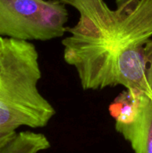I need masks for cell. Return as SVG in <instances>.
<instances>
[{"label": "cell", "instance_id": "obj_7", "mask_svg": "<svg viewBox=\"0 0 152 153\" xmlns=\"http://www.w3.org/2000/svg\"><path fill=\"white\" fill-rule=\"evenodd\" d=\"M143 53L145 57V74L141 92L152 99V39L144 44Z\"/></svg>", "mask_w": 152, "mask_h": 153}, {"label": "cell", "instance_id": "obj_1", "mask_svg": "<svg viewBox=\"0 0 152 153\" xmlns=\"http://www.w3.org/2000/svg\"><path fill=\"white\" fill-rule=\"evenodd\" d=\"M80 13L62 40L64 60L75 68L84 91L122 85L141 93L144 44L152 37V0H133L111 9L104 0H61Z\"/></svg>", "mask_w": 152, "mask_h": 153}, {"label": "cell", "instance_id": "obj_2", "mask_svg": "<svg viewBox=\"0 0 152 153\" xmlns=\"http://www.w3.org/2000/svg\"><path fill=\"white\" fill-rule=\"evenodd\" d=\"M41 76L33 43L0 37V152L21 127L43 128L56 115L39 90Z\"/></svg>", "mask_w": 152, "mask_h": 153}, {"label": "cell", "instance_id": "obj_4", "mask_svg": "<svg viewBox=\"0 0 152 153\" xmlns=\"http://www.w3.org/2000/svg\"><path fill=\"white\" fill-rule=\"evenodd\" d=\"M115 128L128 142L134 153H152V99L144 93L133 120L127 124L116 123Z\"/></svg>", "mask_w": 152, "mask_h": 153}, {"label": "cell", "instance_id": "obj_5", "mask_svg": "<svg viewBox=\"0 0 152 153\" xmlns=\"http://www.w3.org/2000/svg\"><path fill=\"white\" fill-rule=\"evenodd\" d=\"M51 147L47 137L32 131L19 132L16 137L0 153H39Z\"/></svg>", "mask_w": 152, "mask_h": 153}, {"label": "cell", "instance_id": "obj_3", "mask_svg": "<svg viewBox=\"0 0 152 153\" xmlns=\"http://www.w3.org/2000/svg\"><path fill=\"white\" fill-rule=\"evenodd\" d=\"M66 4L61 0H0V37L47 41L66 32Z\"/></svg>", "mask_w": 152, "mask_h": 153}, {"label": "cell", "instance_id": "obj_6", "mask_svg": "<svg viewBox=\"0 0 152 153\" xmlns=\"http://www.w3.org/2000/svg\"><path fill=\"white\" fill-rule=\"evenodd\" d=\"M140 94L134 96L129 91L125 90L111 102L108 110L116 123L127 124L133 120L138 108Z\"/></svg>", "mask_w": 152, "mask_h": 153}, {"label": "cell", "instance_id": "obj_8", "mask_svg": "<svg viewBox=\"0 0 152 153\" xmlns=\"http://www.w3.org/2000/svg\"><path fill=\"white\" fill-rule=\"evenodd\" d=\"M131 1H133V0H115L116 4V8H117V7H121V6H123V5H125V4H128V3L131 2Z\"/></svg>", "mask_w": 152, "mask_h": 153}]
</instances>
